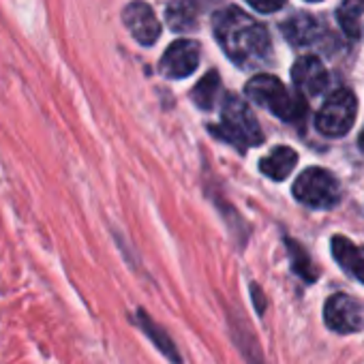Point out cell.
Masks as SVG:
<instances>
[{
  "mask_svg": "<svg viewBox=\"0 0 364 364\" xmlns=\"http://www.w3.org/2000/svg\"><path fill=\"white\" fill-rule=\"evenodd\" d=\"M247 3L259 14H274L285 5V0H247Z\"/></svg>",
  "mask_w": 364,
  "mask_h": 364,
  "instance_id": "cell-19",
  "label": "cell"
},
{
  "mask_svg": "<svg viewBox=\"0 0 364 364\" xmlns=\"http://www.w3.org/2000/svg\"><path fill=\"white\" fill-rule=\"evenodd\" d=\"M323 321L336 334H353L364 328V313L355 298L332 294L323 304Z\"/></svg>",
  "mask_w": 364,
  "mask_h": 364,
  "instance_id": "cell-6",
  "label": "cell"
},
{
  "mask_svg": "<svg viewBox=\"0 0 364 364\" xmlns=\"http://www.w3.org/2000/svg\"><path fill=\"white\" fill-rule=\"evenodd\" d=\"M291 80L300 95L304 97H317L326 90L330 77L323 67V63L317 56H302L291 67Z\"/></svg>",
  "mask_w": 364,
  "mask_h": 364,
  "instance_id": "cell-9",
  "label": "cell"
},
{
  "mask_svg": "<svg viewBox=\"0 0 364 364\" xmlns=\"http://www.w3.org/2000/svg\"><path fill=\"white\" fill-rule=\"evenodd\" d=\"M221 129L223 137L234 144L238 150H247L253 146H259L264 141V133L259 129V122L251 107L236 95H228L223 103L221 114Z\"/></svg>",
  "mask_w": 364,
  "mask_h": 364,
  "instance_id": "cell-3",
  "label": "cell"
},
{
  "mask_svg": "<svg viewBox=\"0 0 364 364\" xmlns=\"http://www.w3.org/2000/svg\"><path fill=\"white\" fill-rule=\"evenodd\" d=\"M251 298H253V304H255L257 315H264L268 302H266V296H264V291H262V287L257 283H251Z\"/></svg>",
  "mask_w": 364,
  "mask_h": 364,
  "instance_id": "cell-20",
  "label": "cell"
},
{
  "mask_svg": "<svg viewBox=\"0 0 364 364\" xmlns=\"http://www.w3.org/2000/svg\"><path fill=\"white\" fill-rule=\"evenodd\" d=\"M294 198L309 208L328 210L341 202V185L328 169L309 167L294 182Z\"/></svg>",
  "mask_w": 364,
  "mask_h": 364,
  "instance_id": "cell-4",
  "label": "cell"
},
{
  "mask_svg": "<svg viewBox=\"0 0 364 364\" xmlns=\"http://www.w3.org/2000/svg\"><path fill=\"white\" fill-rule=\"evenodd\" d=\"M296 163H298L296 150H291L287 146H279L268 156H264L259 161V171L264 176H268L270 180H285L294 171Z\"/></svg>",
  "mask_w": 364,
  "mask_h": 364,
  "instance_id": "cell-14",
  "label": "cell"
},
{
  "mask_svg": "<svg viewBox=\"0 0 364 364\" xmlns=\"http://www.w3.org/2000/svg\"><path fill=\"white\" fill-rule=\"evenodd\" d=\"M281 31L287 37V41L294 43V46H311L321 35L319 22L313 16H309V14H296V16H291L281 26Z\"/></svg>",
  "mask_w": 364,
  "mask_h": 364,
  "instance_id": "cell-13",
  "label": "cell"
},
{
  "mask_svg": "<svg viewBox=\"0 0 364 364\" xmlns=\"http://www.w3.org/2000/svg\"><path fill=\"white\" fill-rule=\"evenodd\" d=\"M309 3H321V0H309Z\"/></svg>",
  "mask_w": 364,
  "mask_h": 364,
  "instance_id": "cell-21",
  "label": "cell"
},
{
  "mask_svg": "<svg viewBox=\"0 0 364 364\" xmlns=\"http://www.w3.org/2000/svg\"><path fill=\"white\" fill-rule=\"evenodd\" d=\"M358 116V99L351 90H334L315 116V127L326 137H343L351 131Z\"/></svg>",
  "mask_w": 364,
  "mask_h": 364,
  "instance_id": "cell-5",
  "label": "cell"
},
{
  "mask_svg": "<svg viewBox=\"0 0 364 364\" xmlns=\"http://www.w3.org/2000/svg\"><path fill=\"white\" fill-rule=\"evenodd\" d=\"M219 90H221V77L217 71H208L193 88L191 92V99L193 103L200 107V109H213L215 107V101L219 97Z\"/></svg>",
  "mask_w": 364,
  "mask_h": 364,
  "instance_id": "cell-17",
  "label": "cell"
},
{
  "mask_svg": "<svg viewBox=\"0 0 364 364\" xmlns=\"http://www.w3.org/2000/svg\"><path fill=\"white\" fill-rule=\"evenodd\" d=\"M230 332H232V338H234L236 347L240 349L242 358L247 360V364H266L262 345L257 343L255 332L245 323V317L242 319H232Z\"/></svg>",
  "mask_w": 364,
  "mask_h": 364,
  "instance_id": "cell-15",
  "label": "cell"
},
{
  "mask_svg": "<svg viewBox=\"0 0 364 364\" xmlns=\"http://www.w3.org/2000/svg\"><path fill=\"white\" fill-rule=\"evenodd\" d=\"M213 31L228 58L242 69H259L272 56L268 31L238 7L219 9L213 16Z\"/></svg>",
  "mask_w": 364,
  "mask_h": 364,
  "instance_id": "cell-1",
  "label": "cell"
},
{
  "mask_svg": "<svg viewBox=\"0 0 364 364\" xmlns=\"http://www.w3.org/2000/svg\"><path fill=\"white\" fill-rule=\"evenodd\" d=\"M165 20L171 31L185 35L198 28L200 24V7L196 0H176V3L167 5Z\"/></svg>",
  "mask_w": 364,
  "mask_h": 364,
  "instance_id": "cell-12",
  "label": "cell"
},
{
  "mask_svg": "<svg viewBox=\"0 0 364 364\" xmlns=\"http://www.w3.org/2000/svg\"><path fill=\"white\" fill-rule=\"evenodd\" d=\"M287 251H289V259H291V270L306 283H315L319 277V270L315 268V264L311 262L309 253L296 242V240H287Z\"/></svg>",
  "mask_w": 364,
  "mask_h": 364,
  "instance_id": "cell-18",
  "label": "cell"
},
{
  "mask_svg": "<svg viewBox=\"0 0 364 364\" xmlns=\"http://www.w3.org/2000/svg\"><path fill=\"white\" fill-rule=\"evenodd\" d=\"M137 326L141 328V332L148 336V341L171 362V364H182V358H180V351L173 343V338L167 334L165 328H161L144 309L137 311Z\"/></svg>",
  "mask_w": 364,
  "mask_h": 364,
  "instance_id": "cell-10",
  "label": "cell"
},
{
  "mask_svg": "<svg viewBox=\"0 0 364 364\" xmlns=\"http://www.w3.org/2000/svg\"><path fill=\"white\" fill-rule=\"evenodd\" d=\"M336 18L351 39L364 37V0H345L336 11Z\"/></svg>",
  "mask_w": 364,
  "mask_h": 364,
  "instance_id": "cell-16",
  "label": "cell"
},
{
  "mask_svg": "<svg viewBox=\"0 0 364 364\" xmlns=\"http://www.w3.org/2000/svg\"><path fill=\"white\" fill-rule=\"evenodd\" d=\"M198 67H200V43L193 39L173 41L165 50V54L159 63V71L167 80H185Z\"/></svg>",
  "mask_w": 364,
  "mask_h": 364,
  "instance_id": "cell-7",
  "label": "cell"
},
{
  "mask_svg": "<svg viewBox=\"0 0 364 364\" xmlns=\"http://www.w3.org/2000/svg\"><path fill=\"white\" fill-rule=\"evenodd\" d=\"M245 92L253 103H257L259 107L268 109L272 116L285 122H298L304 116V109H306L304 95H300L298 90L294 95L287 92V88L274 75H268V73L253 75L247 82Z\"/></svg>",
  "mask_w": 364,
  "mask_h": 364,
  "instance_id": "cell-2",
  "label": "cell"
},
{
  "mask_svg": "<svg viewBox=\"0 0 364 364\" xmlns=\"http://www.w3.org/2000/svg\"><path fill=\"white\" fill-rule=\"evenodd\" d=\"M332 255L345 272H349L353 279L364 283V247H355L345 236H334Z\"/></svg>",
  "mask_w": 364,
  "mask_h": 364,
  "instance_id": "cell-11",
  "label": "cell"
},
{
  "mask_svg": "<svg viewBox=\"0 0 364 364\" xmlns=\"http://www.w3.org/2000/svg\"><path fill=\"white\" fill-rule=\"evenodd\" d=\"M122 22L133 39L141 46H154L161 37V22L156 20L152 7L144 0H133L122 11Z\"/></svg>",
  "mask_w": 364,
  "mask_h": 364,
  "instance_id": "cell-8",
  "label": "cell"
}]
</instances>
